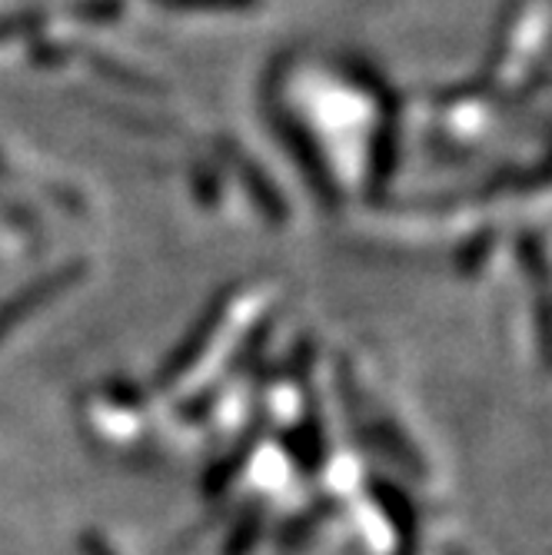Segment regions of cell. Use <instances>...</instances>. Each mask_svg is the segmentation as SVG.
<instances>
[{"instance_id": "cell-1", "label": "cell", "mask_w": 552, "mask_h": 555, "mask_svg": "<svg viewBox=\"0 0 552 555\" xmlns=\"http://www.w3.org/2000/svg\"><path fill=\"white\" fill-rule=\"evenodd\" d=\"M164 8H177V11H246L254 8L257 0H157Z\"/></svg>"}, {"instance_id": "cell-2", "label": "cell", "mask_w": 552, "mask_h": 555, "mask_svg": "<svg viewBox=\"0 0 552 555\" xmlns=\"http://www.w3.org/2000/svg\"><path fill=\"white\" fill-rule=\"evenodd\" d=\"M77 14L87 24H107L124 14V0H87V4H77Z\"/></svg>"}, {"instance_id": "cell-3", "label": "cell", "mask_w": 552, "mask_h": 555, "mask_svg": "<svg viewBox=\"0 0 552 555\" xmlns=\"http://www.w3.org/2000/svg\"><path fill=\"white\" fill-rule=\"evenodd\" d=\"M43 24L40 14L34 11H24V14H8V17H0V40H11V37H24L30 30H37Z\"/></svg>"}]
</instances>
